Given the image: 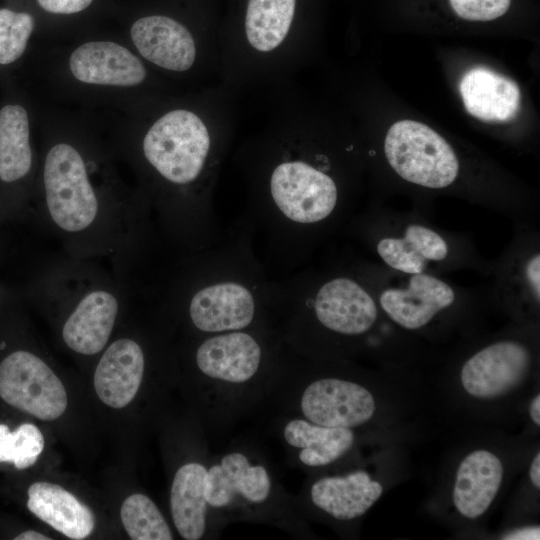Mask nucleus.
<instances>
[{
  "label": "nucleus",
  "mask_w": 540,
  "mask_h": 540,
  "mask_svg": "<svg viewBox=\"0 0 540 540\" xmlns=\"http://www.w3.org/2000/svg\"><path fill=\"white\" fill-rule=\"evenodd\" d=\"M312 308L317 321L327 330L345 336L368 332L378 318L373 296L349 277H335L316 292Z\"/></svg>",
  "instance_id": "9b49d317"
},
{
  "label": "nucleus",
  "mask_w": 540,
  "mask_h": 540,
  "mask_svg": "<svg viewBox=\"0 0 540 540\" xmlns=\"http://www.w3.org/2000/svg\"><path fill=\"white\" fill-rule=\"evenodd\" d=\"M0 397L44 421L59 418L68 404L65 387L51 367L25 349L15 350L1 360Z\"/></svg>",
  "instance_id": "39448f33"
},
{
  "label": "nucleus",
  "mask_w": 540,
  "mask_h": 540,
  "mask_svg": "<svg viewBox=\"0 0 540 540\" xmlns=\"http://www.w3.org/2000/svg\"><path fill=\"white\" fill-rule=\"evenodd\" d=\"M460 94L466 110L483 121H508L520 107V89L490 69L473 68L462 77Z\"/></svg>",
  "instance_id": "aec40b11"
},
{
  "label": "nucleus",
  "mask_w": 540,
  "mask_h": 540,
  "mask_svg": "<svg viewBox=\"0 0 540 540\" xmlns=\"http://www.w3.org/2000/svg\"><path fill=\"white\" fill-rule=\"evenodd\" d=\"M529 476L535 488H540V453L537 452L530 465Z\"/></svg>",
  "instance_id": "473e14b6"
},
{
  "label": "nucleus",
  "mask_w": 540,
  "mask_h": 540,
  "mask_svg": "<svg viewBox=\"0 0 540 540\" xmlns=\"http://www.w3.org/2000/svg\"><path fill=\"white\" fill-rule=\"evenodd\" d=\"M503 465L497 455L479 449L460 463L453 488V503L468 519L483 515L495 499L503 479Z\"/></svg>",
  "instance_id": "a211bd4d"
},
{
  "label": "nucleus",
  "mask_w": 540,
  "mask_h": 540,
  "mask_svg": "<svg viewBox=\"0 0 540 540\" xmlns=\"http://www.w3.org/2000/svg\"><path fill=\"white\" fill-rule=\"evenodd\" d=\"M449 251L446 239L421 223H410L400 236H385L376 244L384 264L407 275L426 272L431 263L445 261Z\"/></svg>",
  "instance_id": "6ab92c4d"
},
{
  "label": "nucleus",
  "mask_w": 540,
  "mask_h": 540,
  "mask_svg": "<svg viewBox=\"0 0 540 540\" xmlns=\"http://www.w3.org/2000/svg\"><path fill=\"white\" fill-rule=\"evenodd\" d=\"M69 68L80 82L94 85L132 87L146 78V69L137 56L110 41L86 42L69 58Z\"/></svg>",
  "instance_id": "2eb2a0df"
},
{
  "label": "nucleus",
  "mask_w": 540,
  "mask_h": 540,
  "mask_svg": "<svg viewBox=\"0 0 540 540\" xmlns=\"http://www.w3.org/2000/svg\"><path fill=\"white\" fill-rule=\"evenodd\" d=\"M296 0H248L245 32L257 51L270 52L286 38L290 30Z\"/></svg>",
  "instance_id": "393cba45"
},
{
  "label": "nucleus",
  "mask_w": 540,
  "mask_h": 540,
  "mask_svg": "<svg viewBox=\"0 0 540 540\" xmlns=\"http://www.w3.org/2000/svg\"><path fill=\"white\" fill-rule=\"evenodd\" d=\"M79 146L56 142L45 152L38 204L43 229L65 254L85 260L108 258L124 279L147 233L143 202L108 178L97 183L96 162Z\"/></svg>",
  "instance_id": "f257e3e1"
},
{
  "label": "nucleus",
  "mask_w": 540,
  "mask_h": 540,
  "mask_svg": "<svg viewBox=\"0 0 540 540\" xmlns=\"http://www.w3.org/2000/svg\"><path fill=\"white\" fill-rule=\"evenodd\" d=\"M33 296L62 317L60 337L69 350L94 356L109 343L127 293L123 280L95 260L64 253L43 265Z\"/></svg>",
  "instance_id": "f03ea898"
},
{
  "label": "nucleus",
  "mask_w": 540,
  "mask_h": 540,
  "mask_svg": "<svg viewBox=\"0 0 540 540\" xmlns=\"http://www.w3.org/2000/svg\"><path fill=\"white\" fill-rule=\"evenodd\" d=\"M382 493V485L359 470L316 480L310 487L309 497L314 506L332 518L348 521L364 515Z\"/></svg>",
  "instance_id": "f3484780"
},
{
  "label": "nucleus",
  "mask_w": 540,
  "mask_h": 540,
  "mask_svg": "<svg viewBox=\"0 0 540 540\" xmlns=\"http://www.w3.org/2000/svg\"><path fill=\"white\" fill-rule=\"evenodd\" d=\"M33 29L30 14L0 9V64L7 65L21 57Z\"/></svg>",
  "instance_id": "cd10ccee"
},
{
  "label": "nucleus",
  "mask_w": 540,
  "mask_h": 540,
  "mask_svg": "<svg viewBox=\"0 0 540 540\" xmlns=\"http://www.w3.org/2000/svg\"><path fill=\"white\" fill-rule=\"evenodd\" d=\"M187 313L194 328L203 333L245 330L254 320L256 302L245 285L221 281L193 291Z\"/></svg>",
  "instance_id": "f8f14e48"
},
{
  "label": "nucleus",
  "mask_w": 540,
  "mask_h": 540,
  "mask_svg": "<svg viewBox=\"0 0 540 540\" xmlns=\"http://www.w3.org/2000/svg\"><path fill=\"white\" fill-rule=\"evenodd\" d=\"M93 0H37L47 12L54 14H73L86 9Z\"/></svg>",
  "instance_id": "7c9ffc66"
},
{
  "label": "nucleus",
  "mask_w": 540,
  "mask_h": 540,
  "mask_svg": "<svg viewBox=\"0 0 540 540\" xmlns=\"http://www.w3.org/2000/svg\"><path fill=\"white\" fill-rule=\"evenodd\" d=\"M145 367V352L137 340L120 337L108 343L94 373L98 398L112 408L127 406L140 388Z\"/></svg>",
  "instance_id": "4468645a"
},
{
  "label": "nucleus",
  "mask_w": 540,
  "mask_h": 540,
  "mask_svg": "<svg viewBox=\"0 0 540 540\" xmlns=\"http://www.w3.org/2000/svg\"><path fill=\"white\" fill-rule=\"evenodd\" d=\"M531 363V353L524 344L513 340L494 342L463 364L461 383L465 391L475 398L500 397L525 380Z\"/></svg>",
  "instance_id": "1a4fd4ad"
},
{
  "label": "nucleus",
  "mask_w": 540,
  "mask_h": 540,
  "mask_svg": "<svg viewBox=\"0 0 540 540\" xmlns=\"http://www.w3.org/2000/svg\"><path fill=\"white\" fill-rule=\"evenodd\" d=\"M384 153L389 165L409 183L430 189L453 184L459 161L453 148L429 126L401 120L388 130Z\"/></svg>",
  "instance_id": "20e7f679"
},
{
  "label": "nucleus",
  "mask_w": 540,
  "mask_h": 540,
  "mask_svg": "<svg viewBox=\"0 0 540 540\" xmlns=\"http://www.w3.org/2000/svg\"><path fill=\"white\" fill-rule=\"evenodd\" d=\"M282 437L289 447L298 450V460L308 467L331 464L354 444L352 429L326 427L303 417H294L285 422Z\"/></svg>",
  "instance_id": "5701e85b"
},
{
  "label": "nucleus",
  "mask_w": 540,
  "mask_h": 540,
  "mask_svg": "<svg viewBox=\"0 0 540 540\" xmlns=\"http://www.w3.org/2000/svg\"><path fill=\"white\" fill-rule=\"evenodd\" d=\"M29 119L25 108L6 105L0 109V181L13 184L29 177L34 163Z\"/></svg>",
  "instance_id": "b1692460"
},
{
  "label": "nucleus",
  "mask_w": 540,
  "mask_h": 540,
  "mask_svg": "<svg viewBox=\"0 0 540 540\" xmlns=\"http://www.w3.org/2000/svg\"><path fill=\"white\" fill-rule=\"evenodd\" d=\"M139 53L167 70L190 69L196 59V44L188 29L167 16L151 15L136 20L130 30Z\"/></svg>",
  "instance_id": "dca6fc26"
},
{
  "label": "nucleus",
  "mask_w": 540,
  "mask_h": 540,
  "mask_svg": "<svg viewBox=\"0 0 540 540\" xmlns=\"http://www.w3.org/2000/svg\"><path fill=\"white\" fill-rule=\"evenodd\" d=\"M529 413L532 421L540 426V395L537 394L532 400L529 408Z\"/></svg>",
  "instance_id": "72a5a7b5"
},
{
  "label": "nucleus",
  "mask_w": 540,
  "mask_h": 540,
  "mask_svg": "<svg viewBox=\"0 0 540 540\" xmlns=\"http://www.w3.org/2000/svg\"><path fill=\"white\" fill-rule=\"evenodd\" d=\"M27 507L40 520L71 539H84L94 529L92 511L57 484L40 481L30 485Z\"/></svg>",
  "instance_id": "412c9836"
},
{
  "label": "nucleus",
  "mask_w": 540,
  "mask_h": 540,
  "mask_svg": "<svg viewBox=\"0 0 540 540\" xmlns=\"http://www.w3.org/2000/svg\"><path fill=\"white\" fill-rule=\"evenodd\" d=\"M263 360L261 344L244 330L211 334L195 352L199 372L222 387L251 383L261 371Z\"/></svg>",
  "instance_id": "9d476101"
},
{
  "label": "nucleus",
  "mask_w": 540,
  "mask_h": 540,
  "mask_svg": "<svg viewBox=\"0 0 540 540\" xmlns=\"http://www.w3.org/2000/svg\"><path fill=\"white\" fill-rule=\"evenodd\" d=\"M454 13L468 21H491L503 16L512 0H448Z\"/></svg>",
  "instance_id": "c85d7f7f"
},
{
  "label": "nucleus",
  "mask_w": 540,
  "mask_h": 540,
  "mask_svg": "<svg viewBox=\"0 0 540 540\" xmlns=\"http://www.w3.org/2000/svg\"><path fill=\"white\" fill-rule=\"evenodd\" d=\"M505 539H539V527H526L507 534Z\"/></svg>",
  "instance_id": "2f4dec72"
},
{
  "label": "nucleus",
  "mask_w": 540,
  "mask_h": 540,
  "mask_svg": "<svg viewBox=\"0 0 540 540\" xmlns=\"http://www.w3.org/2000/svg\"><path fill=\"white\" fill-rule=\"evenodd\" d=\"M14 539L15 540H50L51 538L45 536L44 534L40 532L27 530L25 532L20 533Z\"/></svg>",
  "instance_id": "f704fd0d"
},
{
  "label": "nucleus",
  "mask_w": 540,
  "mask_h": 540,
  "mask_svg": "<svg viewBox=\"0 0 540 540\" xmlns=\"http://www.w3.org/2000/svg\"><path fill=\"white\" fill-rule=\"evenodd\" d=\"M206 473L204 464L187 462L177 469L172 480L170 512L176 530L185 540H198L206 533Z\"/></svg>",
  "instance_id": "4be33fe9"
},
{
  "label": "nucleus",
  "mask_w": 540,
  "mask_h": 540,
  "mask_svg": "<svg viewBox=\"0 0 540 540\" xmlns=\"http://www.w3.org/2000/svg\"><path fill=\"white\" fill-rule=\"evenodd\" d=\"M211 149V137L203 120L187 109H175L161 116L146 132L141 155L147 168L162 185L169 187L159 215L165 225L174 192L169 234L178 240L180 193L195 184L203 173Z\"/></svg>",
  "instance_id": "7ed1b4c3"
},
{
  "label": "nucleus",
  "mask_w": 540,
  "mask_h": 540,
  "mask_svg": "<svg viewBox=\"0 0 540 540\" xmlns=\"http://www.w3.org/2000/svg\"><path fill=\"white\" fill-rule=\"evenodd\" d=\"M270 193L278 210L299 224L325 221L338 202L335 181L302 160L285 161L274 168L270 177Z\"/></svg>",
  "instance_id": "423d86ee"
},
{
  "label": "nucleus",
  "mask_w": 540,
  "mask_h": 540,
  "mask_svg": "<svg viewBox=\"0 0 540 540\" xmlns=\"http://www.w3.org/2000/svg\"><path fill=\"white\" fill-rule=\"evenodd\" d=\"M303 418L326 427L352 429L368 422L376 403L361 384L335 377L310 382L298 401Z\"/></svg>",
  "instance_id": "6e6552de"
},
{
  "label": "nucleus",
  "mask_w": 540,
  "mask_h": 540,
  "mask_svg": "<svg viewBox=\"0 0 540 540\" xmlns=\"http://www.w3.org/2000/svg\"><path fill=\"white\" fill-rule=\"evenodd\" d=\"M44 448V437L34 424L24 423L16 430L0 424V463H13L17 469H26L38 459Z\"/></svg>",
  "instance_id": "bb28decb"
},
{
  "label": "nucleus",
  "mask_w": 540,
  "mask_h": 540,
  "mask_svg": "<svg viewBox=\"0 0 540 540\" xmlns=\"http://www.w3.org/2000/svg\"><path fill=\"white\" fill-rule=\"evenodd\" d=\"M455 300L452 286L427 272L409 275L405 287L385 288L378 299L383 312L407 330L426 326Z\"/></svg>",
  "instance_id": "ddd939ff"
},
{
  "label": "nucleus",
  "mask_w": 540,
  "mask_h": 540,
  "mask_svg": "<svg viewBox=\"0 0 540 540\" xmlns=\"http://www.w3.org/2000/svg\"><path fill=\"white\" fill-rule=\"evenodd\" d=\"M525 284L534 301H540V255L535 253L526 262L523 268Z\"/></svg>",
  "instance_id": "c756f323"
},
{
  "label": "nucleus",
  "mask_w": 540,
  "mask_h": 540,
  "mask_svg": "<svg viewBox=\"0 0 540 540\" xmlns=\"http://www.w3.org/2000/svg\"><path fill=\"white\" fill-rule=\"evenodd\" d=\"M122 524L133 540H172L173 534L156 504L141 493L127 497L120 510Z\"/></svg>",
  "instance_id": "a878e982"
},
{
  "label": "nucleus",
  "mask_w": 540,
  "mask_h": 540,
  "mask_svg": "<svg viewBox=\"0 0 540 540\" xmlns=\"http://www.w3.org/2000/svg\"><path fill=\"white\" fill-rule=\"evenodd\" d=\"M272 492L268 468L240 449L224 453L207 468L205 496L213 510L255 509L267 503Z\"/></svg>",
  "instance_id": "0eeeda50"
}]
</instances>
